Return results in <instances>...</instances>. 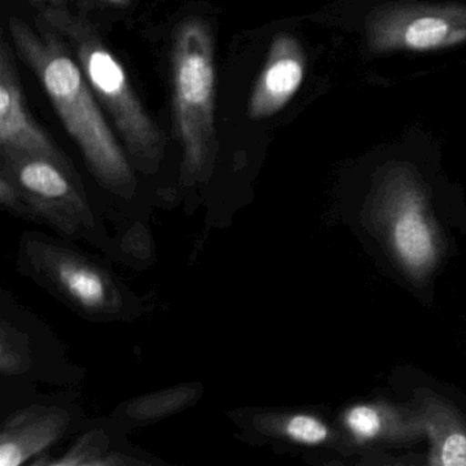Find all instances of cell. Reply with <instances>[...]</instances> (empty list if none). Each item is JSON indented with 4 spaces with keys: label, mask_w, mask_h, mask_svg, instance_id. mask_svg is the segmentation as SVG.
Returning a JSON list of instances; mask_svg holds the SVG:
<instances>
[{
    "label": "cell",
    "mask_w": 466,
    "mask_h": 466,
    "mask_svg": "<svg viewBox=\"0 0 466 466\" xmlns=\"http://www.w3.org/2000/svg\"><path fill=\"white\" fill-rule=\"evenodd\" d=\"M2 159L4 173L40 208L53 209L61 204L81 207L69 165L39 155H6Z\"/></svg>",
    "instance_id": "obj_7"
},
{
    "label": "cell",
    "mask_w": 466,
    "mask_h": 466,
    "mask_svg": "<svg viewBox=\"0 0 466 466\" xmlns=\"http://www.w3.org/2000/svg\"><path fill=\"white\" fill-rule=\"evenodd\" d=\"M348 420L349 425L354 432L361 436H367V438L375 435L380 428V419H379L378 413L372 409L365 408V406L353 409L349 414Z\"/></svg>",
    "instance_id": "obj_14"
},
{
    "label": "cell",
    "mask_w": 466,
    "mask_h": 466,
    "mask_svg": "<svg viewBox=\"0 0 466 466\" xmlns=\"http://www.w3.org/2000/svg\"><path fill=\"white\" fill-rule=\"evenodd\" d=\"M43 263L48 277L73 302L89 312L110 310L113 286L99 268L64 250L48 253Z\"/></svg>",
    "instance_id": "obj_9"
},
{
    "label": "cell",
    "mask_w": 466,
    "mask_h": 466,
    "mask_svg": "<svg viewBox=\"0 0 466 466\" xmlns=\"http://www.w3.org/2000/svg\"><path fill=\"white\" fill-rule=\"evenodd\" d=\"M102 444L99 436L88 435L81 439L77 446L73 447L61 460L54 461L51 465H94L102 457Z\"/></svg>",
    "instance_id": "obj_12"
},
{
    "label": "cell",
    "mask_w": 466,
    "mask_h": 466,
    "mask_svg": "<svg viewBox=\"0 0 466 466\" xmlns=\"http://www.w3.org/2000/svg\"><path fill=\"white\" fill-rule=\"evenodd\" d=\"M365 36L373 54L454 47L466 42V5H383L368 15Z\"/></svg>",
    "instance_id": "obj_4"
},
{
    "label": "cell",
    "mask_w": 466,
    "mask_h": 466,
    "mask_svg": "<svg viewBox=\"0 0 466 466\" xmlns=\"http://www.w3.org/2000/svg\"><path fill=\"white\" fill-rule=\"evenodd\" d=\"M286 433L291 439L302 443H319L327 436V430L320 421L309 416H294L286 425Z\"/></svg>",
    "instance_id": "obj_13"
},
{
    "label": "cell",
    "mask_w": 466,
    "mask_h": 466,
    "mask_svg": "<svg viewBox=\"0 0 466 466\" xmlns=\"http://www.w3.org/2000/svg\"><path fill=\"white\" fill-rule=\"evenodd\" d=\"M173 124L184 154V173L196 177L217 154L214 37L208 24L190 18L177 29L171 48Z\"/></svg>",
    "instance_id": "obj_3"
},
{
    "label": "cell",
    "mask_w": 466,
    "mask_h": 466,
    "mask_svg": "<svg viewBox=\"0 0 466 466\" xmlns=\"http://www.w3.org/2000/svg\"><path fill=\"white\" fill-rule=\"evenodd\" d=\"M114 2H122V0H114Z\"/></svg>",
    "instance_id": "obj_17"
},
{
    "label": "cell",
    "mask_w": 466,
    "mask_h": 466,
    "mask_svg": "<svg viewBox=\"0 0 466 466\" xmlns=\"http://www.w3.org/2000/svg\"><path fill=\"white\" fill-rule=\"evenodd\" d=\"M193 395L195 391L189 387H177V389L147 395L130 403L127 414L135 420H143V421L160 419L187 405Z\"/></svg>",
    "instance_id": "obj_10"
},
{
    "label": "cell",
    "mask_w": 466,
    "mask_h": 466,
    "mask_svg": "<svg viewBox=\"0 0 466 466\" xmlns=\"http://www.w3.org/2000/svg\"><path fill=\"white\" fill-rule=\"evenodd\" d=\"M9 31L13 47L42 84L97 181L121 192L132 187V166L64 40L37 18L32 28L26 21L10 17Z\"/></svg>",
    "instance_id": "obj_1"
},
{
    "label": "cell",
    "mask_w": 466,
    "mask_h": 466,
    "mask_svg": "<svg viewBox=\"0 0 466 466\" xmlns=\"http://www.w3.org/2000/svg\"><path fill=\"white\" fill-rule=\"evenodd\" d=\"M36 18L64 40L136 165L141 170H157L165 155V135L144 107L127 70L94 23L67 7L39 12Z\"/></svg>",
    "instance_id": "obj_2"
},
{
    "label": "cell",
    "mask_w": 466,
    "mask_h": 466,
    "mask_svg": "<svg viewBox=\"0 0 466 466\" xmlns=\"http://www.w3.org/2000/svg\"><path fill=\"white\" fill-rule=\"evenodd\" d=\"M441 462L446 466H466V438L452 433L446 439L441 450Z\"/></svg>",
    "instance_id": "obj_15"
},
{
    "label": "cell",
    "mask_w": 466,
    "mask_h": 466,
    "mask_svg": "<svg viewBox=\"0 0 466 466\" xmlns=\"http://www.w3.org/2000/svg\"><path fill=\"white\" fill-rule=\"evenodd\" d=\"M39 12L48 9H65L66 0H29Z\"/></svg>",
    "instance_id": "obj_16"
},
{
    "label": "cell",
    "mask_w": 466,
    "mask_h": 466,
    "mask_svg": "<svg viewBox=\"0 0 466 466\" xmlns=\"http://www.w3.org/2000/svg\"><path fill=\"white\" fill-rule=\"evenodd\" d=\"M305 69L307 58L301 43L291 35H278L250 94L248 116L258 121L279 113L299 92Z\"/></svg>",
    "instance_id": "obj_6"
},
{
    "label": "cell",
    "mask_w": 466,
    "mask_h": 466,
    "mask_svg": "<svg viewBox=\"0 0 466 466\" xmlns=\"http://www.w3.org/2000/svg\"><path fill=\"white\" fill-rule=\"evenodd\" d=\"M69 424L64 410L31 409L12 417L0 436V466H18L58 441Z\"/></svg>",
    "instance_id": "obj_8"
},
{
    "label": "cell",
    "mask_w": 466,
    "mask_h": 466,
    "mask_svg": "<svg viewBox=\"0 0 466 466\" xmlns=\"http://www.w3.org/2000/svg\"><path fill=\"white\" fill-rule=\"evenodd\" d=\"M395 241L400 255L414 266L424 263L432 250L430 231L416 215H405L398 222Z\"/></svg>",
    "instance_id": "obj_11"
},
{
    "label": "cell",
    "mask_w": 466,
    "mask_h": 466,
    "mask_svg": "<svg viewBox=\"0 0 466 466\" xmlns=\"http://www.w3.org/2000/svg\"><path fill=\"white\" fill-rule=\"evenodd\" d=\"M0 149L6 155H39L69 165L47 133L35 121L15 66L13 48L0 43Z\"/></svg>",
    "instance_id": "obj_5"
}]
</instances>
